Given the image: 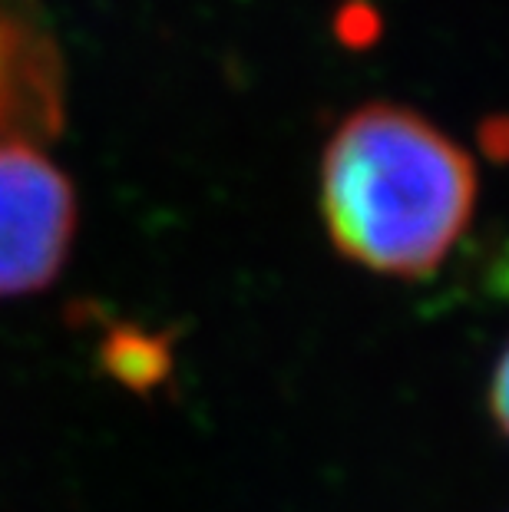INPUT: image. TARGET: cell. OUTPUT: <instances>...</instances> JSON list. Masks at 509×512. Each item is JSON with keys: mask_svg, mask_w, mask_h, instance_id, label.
Segmentation results:
<instances>
[{"mask_svg": "<svg viewBox=\"0 0 509 512\" xmlns=\"http://www.w3.org/2000/svg\"><path fill=\"white\" fill-rule=\"evenodd\" d=\"M50 70L20 20L0 14V139L20 136L14 123L50 110Z\"/></svg>", "mask_w": 509, "mask_h": 512, "instance_id": "3", "label": "cell"}, {"mask_svg": "<svg viewBox=\"0 0 509 512\" xmlns=\"http://www.w3.org/2000/svg\"><path fill=\"white\" fill-rule=\"evenodd\" d=\"M486 400H490V413L496 430L509 440V344L496 357L493 377H490V390H486Z\"/></svg>", "mask_w": 509, "mask_h": 512, "instance_id": "4", "label": "cell"}, {"mask_svg": "<svg viewBox=\"0 0 509 512\" xmlns=\"http://www.w3.org/2000/svg\"><path fill=\"white\" fill-rule=\"evenodd\" d=\"M470 152L400 103H364L321 152L318 209L341 258L381 278L433 275L476 212Z\"/></svg>", "mask_w": 509, "mask_h": 512, "instance_id": "1", "label": "cell"}, {"mask_svg": "<svg viewBox=\"0 0 509 512\" xmlns=\"http://www.w3.org/2000/svg\"><path fill=\"white\" fill-rule=\"evenodd\" d=\"M77 202L67 176L27 136L0 139V298L30 294L70 252Z\"/></svg>", "mask_w": 509, "mask_h": 512, "instance_id": "2", "label": "cell"}]
</instances>
